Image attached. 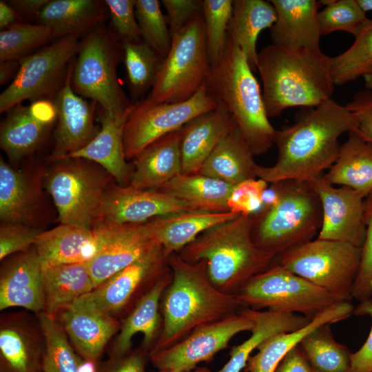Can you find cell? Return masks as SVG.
I'll use <instances>...</instances> for the list:
<instances>
[{
  "mask_svg": "<svg viewBox=\"0 0 372 372\" xmlns=\"http://www.w3.org/2000/svg\"><path fill=\"white\" fill-rule=\"evenodd\" d=\"M358 127L355 114L331 99L317 106L302 107L293 125L276 131L277 160L272 166L258 165L257 178L268 183L312 180L337 160L339 137Z\"/></svg>",
  "mask_w": 372,
  "mask_h": 372,
  "instance_id": "1",
  "label": "cell"
},
{
  "mask_svg": "<svg viewBox=\"0 0 372 372\" xmlns=\"http://www.w3.org/2000/svg\"><path fill=\"white\" fill-rule=\"evenodd\" d=\"M167 262L172 280L161 298L163 327L151 354L174 345L197 327L237 313L245 307L236 296L213 285L204 260L190 262L174 253Z\"/></svg>",
  "mask_w": 372,
  "mask_h": 372,
  "instance_id": "2",
  "label": "cell"
},
{
  "mask_svg": "<svg viewBox=\"0 0 372 372\" xmlns=\"http://www.w3.org/2000/svg\"><path fill=\"white\" fill-rule=\"evenodd\" d=\"M256 69L270 117L289 107H314L331 99V57L321 50H289L273 44L258 53Z\"/></svg>",
  "mask_w": 372,
  "mask_h": 372,
  "instance_id": "3",
  "label": "cell"
},
{
  "mask_svg": "<svg viewBox=\"0 0 372 372\" xmlns=\"http://www.w3.org/2000/svg\"><path fill=\"white\" fill-rule=\"evenodd\" d=\"M252 223V216L238 215L206 230L177 254L190 262L204 260L213 285L236 296L253 277L277 260L254 244Z\"/></svg>",
  "mask_w": 372,
  "mask_h": 372,
  "instance_id": "4",
  "label": "cell"
},
{
  "mask_svg": "<svg viewBox=\"0 0 372 372\" xmlns=\"http://www.w3.org/2000/svg\"><path fill=\"white\" fill-rule=\"evenodd\" d=\"M204 83L207 94L229 112L254 155L267 153L276 130L245 54L228 35L223 54Z\"/></svg>",
  "mask_w": 372,
  "mask_h": 372,
  "instance_id": "5",
  "label": "cell"
},
{
  "mask_svg": "<svg viewBox=\"0 0 372 372\" xmlns=\"http://www.w3.org/2000/svg\"><path fill=\"white\" fill-rule=\"evenodd\" d=\"M279 198L252 216L251 237L263 251L276 258L313 240L322 223L320 199L309 182H276Z\"/></svg>",
  "mask_w": 372,
  "mask_h": 372,
  "instance_id": "6",
  "label": "cell"
},
{
  "mask_svg": "<svg viewBox=\"0 0 372 372\" xmlns=\"http://www.w3.org/2000/svg\"><path fill=\"white\" fill-rule=\"evenodd\" d=\"M123 60L121 42L103 23L81 40L71 79L76 94L96 103L119 125H124L134 106L117 76Z\"/></svg>",
  "mask_w": 372,
  "mask_h": 372,
  "instance_id": "7",
  "label": "cell"
},
{
  "mask_svg": "<svg viewBox=\"0 0 372 372\" xmlns=\"http://www.w3.org/2000/svg\"><path fill=\"white\" fill-rule=\"evenodd\" d=\"M46 167L45 191L51 196L60 224L93 229L96 213L109 186L112 175L92 161L81 158H65Z\"/></svg>",
  "mask_w": 372,
  "mask_h": 372,
  "instance_id": "8",
  "label": "cell"
},
{
  "mask_svg": "<svg viewBox=\"0 0 372 372\" xmlns=\"http://www.w3.org/2000/svg\"><path fill=\"white\" fill-rule=\"evenodd\" d=\"M211 69L201 14L172 35L169 52L147 99L154 103L185 101L204 84Z\"/></svg>",
  "mask_w": 372,
  "mask_h": 372,
  "instance_id": "9",
  "label": "cell"
},
{
  "mask_svg": "<svg viewBox=\"0 0 372 372\" xmlns=\"http://www.w3.org/2000/svg\"><path fill=\"white\" fill-rule=\"evenodd\" d=\"M361 251L349 242L317 238L284 253L276 262L325 290L338 302H350Z\"/></svg>",
  "mask_w": 372,
  "mask_h": 372,
  "instance_id": "10",
  "label": "cell"
},
{
  "mask_svg": "<svg viewBox=\"0 0 372 372\" xmlns=\"http://www.w3.org/2000/svg\"><path fill=\"white\" fill-rule=\"evenodd\" d=\"M245 307L309 319L338 302L325 290L293 273L276 262L253 277L236 295Z\"/></svg>",
  "mask_w": 372,
  "mask_h": 372,
  "instance_id": "11",
  "label": "cell"
},
{
  "mask_svg": "<svg viewBox=\"0 0 372 372\" xmlns=\"http://www.w3.org/2000/svg\"><path fill=\"white\" fill-rule=\"evenodd\" d=\"M80 43L79 37H63L21 59L17 76L0 94L1 114L25 100H52L64 84Z\"/></svg>",
  "mask_w": 372,
  "mask_h": 372,
  "instance_id": "12",
  "label": "cell"
},
{
  "mask_svg": "<svg viewBox=\"0 0 372 372\" xmlns=\"http://www.w3.org/2000/svg\"><path fill=\"white\" fill-rule=\"evenodd\" d=\"M216 107L217 103L207 94L205 83L194 96L183 102L154 103L146 98L135 103L123 128L126 159L133 160L156 140Z\"/></svg>",
  "mask_w": 372,
  "mask_h": 372,
  "instance_id": "13",
  "label": "cell"
},
{
  "mask_svg": "<svg viewBox=\"0 0 372 372\" xmlns=\"http://www.w3.org/2000/svg\"><path fill=\"white\" fill-rule=\"evenodd\" d=\"M253 327L250 319L238 312L197 327L174 345L151 354L150 360L158 370L189 372L211 360L236 334Z\"/></svg>",
  "mask_w": 372,
  "mask_h": 372,
  "instance_id": "14",
  "label": "cell"
},
{
  "mask_svg": "<svg viewBox=\"0 0 372 372\" xmlns=\"http://www.w3.org/2000/svg\"><path fill=\"white\" fill-rule=\"evenodd\" d=\"M93 229L98 238V249L87 265L94 289L160 245L151 236L146 223L116 224L99 221Z\"/></svg>",
  "mask_w": 372,
  "mask_h": 372,
  "instance_id": "15",
  "label": "cell"
},
{
  "mask_svg": "<svg viewBox=\"0 0 372 372\" xmlns=\"http://www.w3.org/2000/svg\"><path fill=\"white\" fill-rule=\"evenodd\" d=\"M168 257L159 245L114 274L88 293L96 307L113 316L136 303L171 271Z\"/></svg>",
  "mask_w": 372,
  "mask_h": 372,
  "instance_id": "16",
  "label": "cell"
},
{
  "mask_svg": "<svg viewBox=\"0 0 372 372\" xmlns=\"http://www.w3.org/2000/svg\"><path fill=\"white\" fill-rule=\"evenodd\" d=\"M45 170L42 167L15 169L1 156V223L21 224L42 229L48 220L43 190Z\"/></svg>",
  "mask_w": 372,
  "mask_h": 372,
  "instance_id": "17",
  "label": "cell"
},
{
  "mask_svg": "<svg viewBox=\"0 0 372 372\" xmlns=\"http://www.w3.org/2000/svg\"><path fill=\"white\" fill-rule=\"evenodd\" d=\"M321 205L318 239L342 241L362 248L366 235L365 196L348 187H336L322 174L309 181Z\"/></svg>",
  "mask_w": 372,
  "mask_h": 372,
  "instance_id": "18",
  "label": "cell"
},
{
  "mask_svg": "<svg viewBox=\"0 0 372 372\" xmlns=\"http://www.w3.org/2000/svg\"><path fill=\"white\" fill-rule=\"evenodd\" d=\"M74 61L70 64L63 85L52 100L56 111V121L50 161L83 149L94 138L101 128L100 124L94 123L98 104L76 94L72 87Z\"/></svg>",
  "mask_w": 372,
  "mask_h": 372,
  "instance_id": "19",
  "label": "cell"
},
{
  "mask_svg": "<svg viewBox=\"0 0 372 372\" xmlns=\"http://www.w3.org/2000/svg\"><path fill=\"white\" fill-rule=\"evenodd\" d=\"M192 210L183 201L156 189H138L113 182L96 213L97 222L139 224L163 216ZM95 223V224H96Z\"/></svg>",
  "mask_w": 372,
  "mask_h": 372,
  "instance_id": "20",
  "label": "cell"
},
{
  "mask_svg": "<svg viewBox=\"0 0 372 372\" xmlns=\"http://www.w3.org/2000/svg\"><path fill=\"white\" fill-rule=\"evenodd\" d=\"M56 121V111L52 100L14 106L1 123V149L12 162H19L41 147Z\"/></svg>",
  "mask_w": 372,
  "mask_h": 372,
  "instance_id": "21",
  "label": "cell"
},
{
  "mask_svg": "<svg viewBox=\"0 0 372 372\" xmlns=\"http://www.w3.org/2000/svg\"><path fill=\"white\" fill-rule=\"evenodd\" d=\"M58 316L59 324L80 356L96 361L121 326L113 316L99 310L88 293L63 309L55 318Z\"/></svg>",
  "mask_w": 372,
  "mask_h": 372,
  "instance_id": "22",
  "label": "cell"
},
{
  "mask_svg": "<svg viewBox=\"0 0 372 372\" xmlns=\"http://www.w3.org/2000/svg\"><path fill=\"white\" fill-rule=\"evenodd\" d=\"M16 307L44 311L42 264L34 247L9 258L1 268L0 309Z\"/></svg>",
  "mask_w": 372,
  "mask_h": 372,
  "instance_id": "23",
  "label": "cell"
},
{
  "mask_svg": "<svg viewBox=\"0 0 372 372\" xmlns=\"http://www.w3.org/2000/svg\"><path fill=\"white\" fill-rule=\"evenodd\" d=\"M277 18L270 28L272 44L293 50L320 51L318 14L322 6L316 0H270Z\"/></svg>",
  "mask_w": 372,
  "mask_h": 372,
  "instance_id": "24",
  "label": "cell"
},
{
  "mask_svg": "<svg viewBox=\"0 0 372 372\" xmlns=\"http://www.w3.org/2000/svg\"><path fill=\"white\" fill-rule=\"evenodd\" d=\"M44 349L40 324L19 314L1 318V372H41Z\"/></svg>",
  "mask_w": 372,
  "mask_h": 372,
  "instance_id": "25",
  "label": "cell"
},
{
  "mask_svg": "<svg viewBox=\"0 0 372 372\" xmlns=\"http://www.w3.org/2000/svg\"><path fill=\"white\" fill-rule=\"evenodd\" d=\"M222 105L192 118L181 127L182 174H197L226 133L234 125Z\"/></svg>",
  "mask_w": 372,
  "mask_h": 372,
  "instance_id": "26",
  "label": "cell"
},
{
  "mask_svg": "<svg viewBox=\"0 0 372 372\" xmlns=\"http://www.w3.org/2000/svg\"><path fill=\"white\" fill-rule=\"evenodd\" d=\"M172 280V271L145 293L123 320L110 353V357H121L130 352L133 336L143 335L141 347L152 353L162 331L161 302L164 291Z\"/></svg>",
  "mask_w": 372,
  "mask_h": 372,
  "instance_id": "27",
  "label": "cell"
},
{
  "mask_svg": "<svg viewBox=\"0 0 372 372\" xmlns=\"http://www.w3.org/2000/svg\"><path fill=\"white\" fill-rule=\"evenodd\" d=\"M181 128L156 140L133 159L129 185L138 189H158L182 174Z\"/></svg>",
  "mask_w": 372,
  "mask_h": 372,
  "instance_id": "28",
  "label": "cell"
},
{
  "mask_svg": "<svg viewBox=\"0 0 372 372\" xmlns=\"http://www.w3.org/2000/svg\"><path fill=\"white\" fill-rule=\"evenodd\" d=\"M238 216L231 211L187 210L154 218L146 225L152 238L169 256L206 230Z\"/></svg>",
  "mask_w": 372,
  "mask_h": 372,
  "instance_id": "29",
  "label": "cell"
},
{
  "mask_svg": "<svg viewBox=\"0 0 372 372\" xmlns=\"http://www.w3.org/2000/svg\"><path fill=\"white\" fill-rule=\"evenodd\" d=\"M98 238L93 229L59 224L43 230L37 238L34 249L42 265L87 263L98 249Z\"/></svg>",
  "mask_w": 372,
  "mask_h": 372,
  "instance_id": "30",
  "label": "cell"
},
{
  "mask_svg": "<svg viewBox=\"0 0 372 372\" xmlns=\"http://www.w3.org/2000/svg\"><path fill=\"white\" fill-rule=\"evenodd\" d=\"M353 310L350 302H338L316 315L301 329L269 337L257 347V353L249 357L245 372H274L285 355L304 336L323 324L346 320Z\"/></svg>",
  "mask_w": 372,
  "mask_h": 372,
  "instance_id": "31",
  "label": "cell"
},
{
  "mask_svg": "<svg viewBox=\"0 0 372 372\" xmlns=\"http://www.w3.org/2000/svg\"><path fill=\"white\" fill-rule=\"evenodd\" d=\"M108 9L99 0H50L39 14V23L50 28L52 39L79 37L105 23Z\"/></svg>",
  "mask_w": 372,
  "mask_h": 372,
  "instance_id": "32",
  "label": "cell"
},
{
  "mask_svg": "<svg viewBox=\"0 0 372 372\" xmlns=\"http://www.w3.org/2000/svg\"><path fill=\"white\" fill-rule=\"evenodd\" d=\"M254 154L234 123L202 165L199 174L235 186L256 178L258 164Z\"/></svg>",
  "mask_w": 372,
  "mask_h": 372,
  "instance_id": "33",
  "label": "cell"
},
{
  "mask_svg": "<svg viewBox=\"0 0 372 372\" xmlns=\"http://www.w3.org/2000/svg\"><path fill=\"white\" fill-rule=\"evenodd\" d=\"M98 118L101 128L94 138L83 149L61 158H81L92 161L107 170L118 185H129L133 167L127 163L124 152L123 125H118L100 107Z\"/></svg>",
  "mask_w": 372,
  "mask_h": 372,
  "instance_id": "34",
  "label": "cell"
},
{
  "mask_svg": "<svg viewBox=\"0 0 372 372\" xmlns=\"http://www.w3.org/2000/svg\"><path fill=\"white\" fill-rule=\"evenodd\" d=\"M238 312L252 321L251 335L231 349L229 360L216 372H241L251 353L266 339L278 333L298 330L311 320L296 313H280L248 307H243Z\"/></svg>",
  "mask_w": 372,
  "mask_h": 372,
  "instance_id": "35",
  "label": "cell"
},
{
  "mask_svg": "<svg viewBox=\"0 0 372 372\" xmlns=\"http://www.w3.org/2000/svg\"><path fill=\"white\" fill-rule=\"evenodd\" d=\"M322 178L331 185L350 187L366 197L372 192V143L355 131L349 132L337 160Z\"/></svg>",
  "mask_w": 372,
  "mask_h": 372,
  "instance_id": "36",
  "label": "cell"
},
{
  "mask_svg": "<svg viewBox=\"0 0 372 372\" xmlns=\"http://www.w3.org/2000/svg\"><path fill=\"white\" fill-rule=\"evenodd\" d=\"M42 278L43 312L54 318L63 309L94 289L86 262L42 265Z\"/></svg>",
  "mask_w": 372,
  "mask_h": 372,
  "instance_id": "37",
  "label": "cell"
},
{
  "mask_svg": "<svg viewBox=\"0 0 372 372\" xmlns=\"http://www.w3.org/2000/svg\"><path fill=\"white\" fill-rule=\"evenodd\" d=\"M276 18V9L269 1H233L227 35L244 52L254 72L256 70L258 36L265 29L271 28Z\"/></svg>",
  "mask_w": 372,
  "mask_h": 372,
  "instance_id": "38",
  "label": "cell"
},
{
  "mask_svg": "<svg viewBox=\"0 0 372 372\" xmlns=\"http://www.w3.org/2000/svg\"><path fill=\"white\" fill-rule=\"evenodd\" d=\"M234 186L199 173L181 174L160 189L186 203L191 209L229 211L227 200Z\"/></svg>",
  "mask_w": 372,
  "mask_h": 372,
  "instance_id": "39",
  "label": "cell"
},
{
  "mask_svg": "<svg viewBox=\"0 0 372 372\" xmlns=\"http://www.w3.org/2000/svg\"><path fill=\"white\" fill-rule=\"evenodd\" d=\"M331 324L311 331L299 343L313 372H351L348 348L333 338Z\"/></svg>",
  "mask_w": 372,
  "mask_h": 372,
  "instance_id": "40",
  "label": "cell"
},
{
  "mask_svg": "<svg viewBox=\"0 0 372 372\" xmlns=\"http://www.w3.org/2000/svg\"><path fill=\"white\" fill-rule=\"evenodd\" d=\"M127 86L134 99L152 90L163 59L145 42H121Z\"/></svg>",
  "mask_w": 372,
  "mask_h": 372,
  "instance_id": "41",
  "label": "cell"
},
{
  "mask_svg": "<svg viewBox=\"0 0 372 372\" xmlns=\"http://www.w3.org/2000/svg\"><path fill=\"white\" fill-rule=\"evenodd\" d=\"M353 43L344 52L331 57L335 85L364 76L372 68V19H367L354 35Z\"/></svg>",
  "mask_w": 372,
  "mask_h": 372,
  "instance_id": "42",
  "label": "cell"
},
{
  "mask_svg": "<svg viewBox=\"0 0 372 372\" xmlns=\"http://www.w3.org/2000/svg\"><path fill=\"white\" fill-rule=\"evenodd\" d=\"M39 322L45 340L42 372H78L81 356L74 352L62 327L44 312L39 314Z\"/></svg>",
  "mask_w": 372,
  "mask_h": 372,
  "instance_id": "43",
  "label": "cell"
},
{
  "mask_svg": "<svg viewBox=\"0 0 372 372\" xmlns=\"http://www.w3.org/2000/svg\"><path fill=\"white\" fill-rule=\"evenodd\" d=\"M52 39L50 28L41 23H17L0 32V62L21 61Z\"/></svg>",
  "mask_w": 372,
  "mask_h": 372,
  "instance_id": "44",
  "label": "cell"
},
{
  "mask_svg": "<svg viewBox=\"0 0 372 372\" xmlns=\"http://www.w3.org/2000/svg\"><path fill=\"white\" fill-rule=\"evenodd\" d=\"M136 19L142 38L163 59L168 54L172 35L158 0H136Z\"/></svg>",
  "mask_w": 372,
  "mask_h": 372,
  "instance_id": "45",
  "label": "cell"
},
{
  "mask_svg": "<svg viewBox=\"0 0 372 372\" xmlns=\"http://www.w3.org/2000/svg\"><path fill=\"white\" fill-rule=\"evenodd\" d=\"M232 10L231 0L203 1L207 50L211 68L223 54Z\"/></svg>",
  "mask_w": 372,
  "mask_h": 372,
  "instance_id": "46",
  "label": "cell"
},
{
  "mask_svg": "<svg viewBox=\"0 0 372 372\" xmlns=\"http://www.w3.org/2000/svg\"><path fill=\"white\" fill-rule=\"evenodd\" d=\"M320 3L325 6L318 14L321 36L337 31L354 36L368 19L356 0H322Z\"/></svg>",
  "mask_w": 372,
  "mask_h": 372,
  "instance_id": "47",
  "label": "cell"
},
{
  "mask_svg": "<svg viewBox=\"0 0 372 372\" xmlns=\"http://www.w3.org/2000/svg\"><path fill=\"white\" fill-rule=\"evenodd\" d=\"M364 223L366 235L352 293L353 298L360 302L372 297V192L364 200Z\"/></svg>",
  "mask_w": 372,
  "mask_h": 372,
  "instance_id": "48",
  "label": "cell"
},
{
  "mask_svg": "<svg viewBox=\"0 0 372 372\" xmlns=\"http://www.w3.org/2000/svg\"><path fill=\"white\" fill-rule=\"evenodd\" d=\"M268 183L256 178L235 185L227 200L229 211L238 215L254 216L262 207V195Z\"/></svg>",
  "mask_w": 372,
  "mask_h": 372,
  "instance_id": "49",
  "label": "cell"
},
{
  "mask_svg": "<svg viewBox=\"0 0 372 372\" xmlns=\"http://www.w3.org/2000/svg\"><path fill=\"white\" fill-rule=\"evenodd\" d=\"M113 33L121 42L143 41L136 15V0H105Z\"/></svg>",
  "mask_w": 372,
  "mask_h": 372,
  "instance_id": "50",
  "label": "cell"
},
{
  "mask_svg": "<svg viewBox=\"0 0 372 372\" xmlns=\"http://www.w3.org/2000/svg\"><path fill=\"white\" fill-rule=\"evenodd\" d=\"M42 229L15 223H1L0 260L15 253L26 252L33 247Z\"/></svg>",
  "mask_w": 372,
  "mask_h": 372,
  "instance_id": "51",
  "label": "cell"
},
{
  "mask_svg": "<svg viewBox=\"0 0 372 372\" xmlns=\"http://www.w3.org/2000/svg\"><path fill=\"white\" fill-rule=\"evenodd\" d=\"M166 10L171 35L180 30L192 19L203 14V1L200 0H162Z\"/></svg>",
  "mask_w": 372,
  "mask_h": 372,
  "instance_id": "52",
  "label": "cell"
},
{
  "mask_svg": "<svg viewBox=\"0 0 372 372\" xmlns=\"http://www.w3.org/2000/svg\"><path fill=\"white\" fill-rule=\"evenodd\" d=\"M346 106L358 118V127L355 132L372 143V92L365 89L357 92Z\"/></svg>",
  "mask_w": 372,
  "mask_h": 372,
  "instance_id": "53",
  "label": "cell"
},
{
  "mask_svg": "<svg viewBox=\"0 0 372 372\" xmlns=\"http://www.w3.org/2000/svg\"><path fill=\"white\" fill-rule=\"evenodd\" d=\"M355 315H369L372 318V299L360 302L354 309ZM351 372H372V325L367 339L355 352L351 353Z\"/></svg>",
  "mask_w": 372,
  "mask_h": 372,
  "instance_id": "54",
  "label": "cell"
},
{
  "mask_svg": "<svg viewBox=\"0 0 372 372\" xmlns=\"http://www.w3.org/2000/svg\"><path fill=\"white\" fill-rule=\"evenodd\" d=\"M150 355V352L140 347L125 355L110 357L99 372H145Z\"/></svg>",
  "mask_w": 372,
  "mask_h": 372,
  "instance_id": "55",
  "label": "cell"
},
{
  "mask_svg": "<svg viewBox=\"0 0 372 372\" xmlns=\"http://www.w3.org/2000/svg\"><path fill=\"white\" fill-rule=\"evenodd\" d=\"M274 372H313L299 344L282 359Z\"/></svg>",
  "mask_w": 372,
  "mask_h": 372,
  "instance_id": "56",
  "label": "cell"
},
{
  "mask_svg": "<svg viewBox=\"0 0 372 372\" xmlns=\"http://www.w3.org/2000/svg\"><path fill=\"white\" fill-rule=\"evenodd\" d=\"M50 0H11L8 3L22 17H38Z\"/></svg>",
  "mask_w": 372,
  "mask_h": 372,
  "instance_id": "57",
  "label": "cell"
},
{
  "mask_svg": "<svg viewBox=\"0 0 372 372\" xmlns=\"http://www.w3.org/2000/svg\"><path fill=\"white\" fill-rule=\"evenodd\" d=\"M21 17L15 10L3 0L0 1V28L6 29L17 23ZM20 20V19H19Z\"/></svg>",
  "mask_w": 372,
  "mask_h": 372,
  "instance_id": "58",
  "label": "cell"
},
{
  "mask_svg": "<svg viewBox=\"0 0 372 372\" xmlns=\"http://www.w3.org/2000/svg\"><path fill=\"white\" fill-rule=\"evenodd\" d=\"M19 68L20 61L0 62V85H3L10 81L12 82L17 76Z\"/></svg>",
  "mask_w": 372,
  "mask_h": 372,
  "instance_id": "59",
  "label": "cell"
},
{
  "mask_svg": "<svg viewBox=\"0 0 372 372\" xmlns=\"http://www.w3.org/2000/svg\"><path fill=\"white\" fill-rule=\"evenodd\" d=\"M97 361L80 358L78 364V372H99Z\"/></svg>",
  "mask_w": 372,
  "mask_h": 372,
  "instance_id": "60",
  "label": "cell"
},
{
  "mask_svg": "<svg viewBox=\"0 0 372 372\" xmlns=\"http://www.w3.org/2000/svg\"><path fill=\"white\" fill-rule=\"evenodd\" d=\"M361 9L366 12L372 10V0H356Z\"/></svg>",
  "mask_w": 372,
  "mask_h": 372,
  "instance_id": "61",
  "label": "cell"
},
{
  "mask_svg": "<svg viewBox=\"0 0 372 372\" xmlns=\"http://www.w3.org/2000/svg\"><path fill=\"white\" fill-rule=\"evenodd\" d=\"M365 88L372 92V68L363 76Z\"/></svg>",
  "mask_w": 372,
  "mask_h": 372,
  "instance_id": "62",
  "label": "cell"
},
{
  "mask_svg": "<svg viewBox=\"0 0 372 372\" xmlns=\"http://www.w3.org/2000/svg\"><path fill=\"white\" fill-rule=\"evenodd\" d=\"M152 372H179V371L158 370L156 371H152ZM189 372H211V371L206 367H197L194 370L189 371Z\"/></svg>",
  "mask_w": 372,
  "mask_h": 372,
  "instance_id": "63",
  "label": "cell"
},
{
  "mask_svg": "<svg viewBox=\"0 0 372 372\" xmlns=\"http://www.w3.org/2000/svg\"><path fill=\"white\" fill-rule=\"evenodd\" d=\"M42 372V371H41Z\"/></svg>",
  "mask_w": 372,
  "mask_h": 372,
  "instance_id": "64",
  "label": "cell"
}]
</instances>
